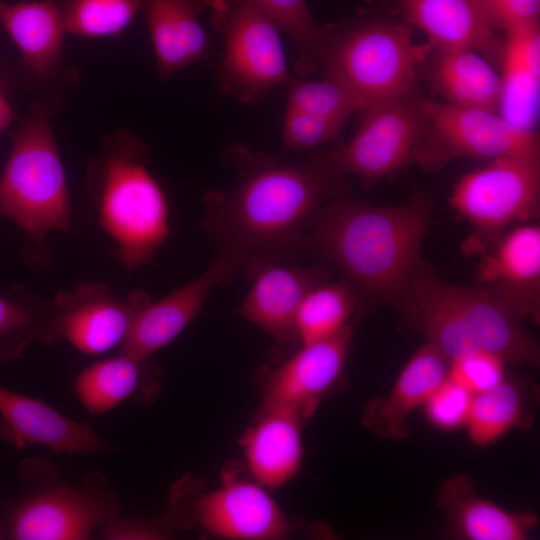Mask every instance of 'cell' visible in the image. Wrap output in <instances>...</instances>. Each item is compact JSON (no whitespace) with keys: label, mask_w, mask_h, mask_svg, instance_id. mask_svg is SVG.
I'll return each instance as SVG.
<instances>
[{"label":"cell","mask_w":540,"mask_h":540,"mask_svg":"<svg viewBox=\"0 0 540 540\" xmlns=\"http://www.w3.org/2000/svg\"><path fill=\"white\" fill-rule=\"evenodd\" d=\"M208 11L223 38L222 90L253 106L292 78L276 24L251 0H209Z\"/></svg>","instance_id":"cell-7"},{"label":"cell","mask_w":540,"mask_h":540,"mask_svg":"<svg viewBox=\"0 0 540 540\" xmlns=\"http://www.w3.org/2000/svg\"><path fill=\"white\" fill-rule=\"evenodd\" d=\"M241 266L240 258L221 250L200 275L157 301L151 299L136 315L119 352L152 357L195 320L212 289L226 283Z\"/></svg>","instance_id":"cell-14"},{"label":"cell","mask_w":540,"mask_h":540,"mask_svg":"<svg viewBox=\"0 0 540 540\" xmlns=\"http://www.w3.org/2000/svg\"><path fill=\"white\" fill-rule=\"evenodd\" d=\"M420 105L426 125L413 159L426 170L460 157L539 156L538 133L517 128L496 112L423 97Z\"/></svg>","instance_id":"cell-10"},{"label":"cell","mask_w":540,"mask_h":540,"mask_svg":"<svg viewBox=\"0 0 540 540\" xmlns=\"http://www.w3.org/2000/svg\"><path fill=\"white\" fill-rule=\"evenodd\" d=\"M270 492L231 469L212 490L202 492L191 477L171 490L184 529L198 526L210 536L228 540L286 539L294 525Z\"/></svg>","instance_id":"cell-8"},{"label":"cell","mask_w":540,"mask_h":540,"mask_svg":"<svg viewBox=\"0 0 540 540\" xmlns=\"http://www.w3.org/2000/svg\"><path fill=\"white\" fill-rule=\"evenodd\" d=\"M89 177L98 223L117 244L115 257L128 271L152 262L170 236V207L144 143L126 131L109 135Z\"/></svg>","instance_id":"cell-3"},{"label":"cell","mask_w":540,"mask_h":540,"mask_svg":"<svg viewBox=\"0 0 540 540\" xmlns=\"http://www.w3.org/2000/svg\"><path fill=\"white\" fill-rule=\"evenodd\" d=\"M451 290L481 350L504 362L539 364L536 341L520 326L521 319L506 303L479 286L451 284Z\"/></svg>","instance_id":"cell-23"},{"label":"cell","mask_w":540,"mask_h":540,"mask_svg":"<svg viewBox=\"0 0 540 540\" xmlns=\"http://www.w3.org/2000/svg\"><path fill=\"white\" fill-rule=\"evenodd\" d=\"M209 0H144L143 10L161 80L207 58L210 45L200 18Z\"/></svg>","instance_id":"cell-22"},{"label":"cell","mask_w":540,"mask_h":540,"mask_svg":"<svg viewBox=\"0 0 540 540\" xmlns=\"http://www.w3.org/2000/svg\"><path fill=\"white\" fill-rule=\"evenodd\" d=\"M476 280L520 319L535 317L539 311V226L523 223L502 234L482 259Z\"/></svg>","instance_id":"cell-17"},{"label":"cell","mask_w":540,"mask_h":540,"mask_svg":"<svg viewBox=\"0 0 540 540\" xmlns=\"http://www.w3.org/2000/svg\"><path fill=\"white\" fill-rule=\"evenodd\" d=\"M430 48L414 43L405 25L361 23L335 33L324 29L320 62L326 76L347 87L367 108L412 93L417 68Z\"/></svg>","instance_id":"cell-6"},{"label":"cell","mask_w":540,"mask_h":540,"mask_svg":"<svg viewBox=\"0 0 540 540\" xmlns=\"http://www.w3.org/2000/svg\"><path fill=\"white\" fill-rule=\"evenodd\" d=\"M539 200V156H510L465 174L449 202L470 224L475 249L494 244L512 223L535 218Z\"/></svg>","instance_id":"cell-9"},{"label":"cell","mask_w":540,"mask_h":540,"mask_svg":"<svg viewBox=\"0 0 540 540\" xmlns=\"http://www.w3.org/2000/svg\"><path fill=\"white\" fill-rule=\"evenodd\" d=\"M150 300V295L141 290L121 299L108 284L83 281L55 296L54 317L42 342L67 340L87 355L120 349L136 315Z\"/></svg>","instance_id":"cell-12"},{"label":"cell","mask_w":540,"mask_h":540,"mask_svg":"<svg viewBox=\"0 0 540 540\" xmlns=\"http://www.w3.org/2000/svg\"><path fill=\"white\" fill-rule=\"evenodd\" d=\"M500 79V116L517 128L535 131L540 86L539 26L507 33Z\"/></svg>","instance_id":"cell-26"},{"label":"cell","mask_w":540,"mask_h":540,"mask_svg":"<svg viewBox=\"0 0 540 540\" xmlns=\"http://www.w3.org/2000/svg\"><path fill=\"white\" fill-rule=\"evenodd\" d=\"M3 539V534H2V531H1V527H0V540Z\"/></svg>","instance_id":"cell-41"},{"label":"cell","mask_w":540,"mask_h":540,"mask_svg":"<svg viewBox=\"0 0 540 540\" xmlns=\"http://www.w3.org/2000/svg\"><path fill=\"white\" fill-rule=\"evenodd\" d=\"M0 438L16 448L43 446L55 454L112 451L88 423L76 421L40 399L0 385Z\"/></svg>","instance_id":"cell-16"},{"label":"cell","mask_w":540,"mask_h":540,"mask_svg":"<svg viewBox=\"0 0 540 540\" xmlns=\"http://www.w3.org/2000/svg\"><path fill=\"white\" fill-rule=\"evenodd\" d=\"M504 363L497 355L479 350L451 360L447 377L476 395L506 379Z\"/></svg>","instance_id":"cell-37"},{"label":"cell","mask_w":540,"mask_h":540,"mask_svg":"<svg viewBox=\"0 0 540 540\" xmlns=\"http://www.w3.org/2000/svg\"><path fill=\"white\" fill-rule=\"evenodd\" d=\"M0 26L18 48L25 68L44 89L66 78L62 50L67 31L55 0H0Z\"/></svg>","instance_id":"cell-18"},{"label":"cell","mask_w":540,"mask_h":540,"mask_svg":"<svg viewBox=\"0 0 540 540\" xmlns=\"http://www.w3.org/2000/svg\"><path fill=\"white\" fill-rule=\"evenodd\" d=\"M230 155L236 183L207 193L201 227L243 265L294 259L304 250V228L343 190L340 174L321 151L303 162H282L237 144Z\"/></svg>","instance_id":"cell-1"},{"label":"cell","mask_w":540,"mask_h":540,"mask_svg":"<svg viewBox=\"0 0 540 540\" xmlns=\"http://www.w3.org/2000/svg\"><path fill=\"white\" fill-rule=\"evenodd\" d=\"M66 31L82 38L119 36L143 8L144 0H55Z\"/></svg>","instance_id":"cell-33"},{"label":"cell","mask_w":540,"mask_h":540,"mask_svg":"<svg viewBox=\"0 0 540 540\" xmlns=\"http://www.w3.org/2000/svg\"><path fill=\"white\" fill-rule=\"evenodd\" d=\"M410 312L428 337L450 361L481 350L452 293L451 284L421 267L410 294Z\"/></svg>","instance_id":"cell-27"},{"label":"cell","mask_w":540,"mask_h":540,"mask_svg":"<svg viewBox=\"0 0 540 540\" xmlns=\"http://www.w3.org/2000/svg\"><path fill=\"white\" fill-rule=\"evenodd\" d=\"M363 111L351 140L321 154L336 173L353 174L366 188L413 159L426 117L420 97L412 93L373 103Z\"/></svg>","instance_id":"cell-11"},{"label":"cell","mask_w":540,"mask_h":540,"mask_svg":"<svg viewBox=\"0 0 540 540\" xmlns=\"http://www.w3.org/2000/svg\"><path fill=\"white\" fill-rule=\"evenodd\" d=\"M177 528L166 511L155 519L120 518L99 528L95 535L104 540H166Z\"/></svg>","instance_id":"cell-38"},{"label":"cell","mask_w":540,"mask_h":540,"mask_svg":"<svg viewBox=\"0 0 540 540\" xmlns=\"http://www.w3.org/2000/svg\"><path fill=\"white\" fill-rule=\"evenodd\" d=\"M15 119L13 107L0 81V131L6 129Z\"/></svg>","instance_id":"cell-40"},{"label":"cell","mask_w":540,"mask_h":540,"mask_svg":"<svg viewBox=\"0 0 540 540\" xmlns=\"http://www.w3.org/2000/svg\"><path fill=\"white\" fill-rule=\"evenodd\" d=\"M428 76L434 90L447 103L496 112L501 96V79L474 50L437 49Z\"/></svg>","instance_id":"cell-28"},{"label":"cell","mask_w":540,"mask_h":540,"mask_svg":"<svg viewBox=\"0 0 540 540\" xmlns=\"http://www.w3.org/2000/svg\"><path fill=\"white\" fill-rule=\"evenodd\" d=\"M299 415L278 408H259L240 439L247 471L270 491L290 482L304 458L303 422Z\"/></svg>","instance_id":"cell-19"},{"label":"cell","mask_w":540,"mask_h":540,"mask_svg":"<svg viewBox=\"0 0 540 540\" xmlns=\"http://www.w3.org/2000/svg\"><path fill=\"white\" fill-rule=\"evenodd\" d=\"M450 360L432 343L421 346L408 360L390 391L370 401L362 417L364 426L384 438L408 436V418L447 378Z\"/></svg>","instance_id":"cell-21"},{"label":"cell","mask_w":540,"mask_h":540,"mask_svg":"<svg viewBox=\"0 0 540 540\" xmlns=\"http://www.w3.org/2000/svg\"><path fill=\"white\" fill-rule=\"evenodd\" d=\"M286 109L346 121L366 107L347 87L334 78L305 81L291 78Z\"/></svg>","instance_id":"cell-34"},{"label":"cell","mask_w":540,"mask_h":540,"mask_svg":"<svg viewBox=\"0 0 540 540\" xmlns=\"http://www.w3.org/2000/svg\"><path fill=\"white\" fill-rule=\"evenodd\" d=\"M438 505L446 516L444 535L462 540H524L536 527L533 512H510L480 496L464 474L443 480Z\"/></svg>","instance_id":"cell-20"},{"label":"cell","mask_w":540,"mask_h":540,"mask_svg":"<svg viewBox=\"0 0 540 540\" xmlns=\"http://www.w3.org/2000/svg\"><path fill=\"white\" fill-rule=\"evenodd\" d=\"M524 415V398L519 387L504 379L500 384L473 396L465 424L470 441L479 447L490 445Z\"/></svg>","instance_id":"cell-31"},{"label":"cell","mask_w":540,"mask_h":540,"mask_svg":"<svg viewBox=\"0 0 540 540\" xmlns=\"http://www.w3.org/2000/svg\"><path fill=\"white\" fill-rule=\"evenodd\" d=\"M492 26L506 33L539 26L540 0H478Z\"/></svg>","instance_id":"cell-39"},{"label":"cell","mask_w":540,"mask_h":540,"mask_svg":"<svg viewBox=\"0 0 540 540\" xmlns=\"http://www.w3.org/2000/svg\"><path fill=\"white\" fill-rule=\"evenodd\" d=\"M352 336V324H349L330 338L302 344L265 374L260 408H278L304 420L310 418L339 379Z\"/></svg>","instance_id":"cell-13"},{"label":"cell","mask_w":540,"mask_h":540,"mask_svg":"<svg viewBox=\"0 0 540 540\" xmlns=\"http://www.w3.org/2000/svg\"><path fill=\"white\" fill-rule=\"evenodd\" d=\"M473 396L447 377L422 408L433 427L443 432H451L465 427Z\"/></svg>","instance_id":"cell-36"},{"label":"cell","mask_w":540,"mask_h":540,"mask_svg":"<svg viewBox=\"0 0 540 540\" xmlns=\"http://www.w3.org/2000/svg\"><path fill=\"white\" fill-rule=\"evenodd\" d=\"M19 474L29 489L20 498L0 502L3 539L87 540L120 515L115 492L99 472L71 486L57 481L50 463L30 458Z\"/></svg>","instance_id":"cell-5"},{"label":"cell","mask_w":540,"mask_h":540,"mask_svg":"<svg viewBox=\"0 0 540 540\" xmlns=\"http://www.w3.org/2000/svg\"><path fill=\"white\" fill-rule=\"evenodd\" d=\"M293 41L294 70L307 75L320 63L324 28L313 18L306 0H251Z\"/></svg>","instance_id":"cell-32"},{"label":"cell","mask_w":540,"mask_h":540,"mask_svg":"<svg viewBox=\"0 0 540 540\" xmlns=\"http://www.w3.org/2000/svg\"><path fill=\"white\" fill-rule=\"evenodd\" d=\"M426 198L398 206L336 199L308 223L304 249L333 263L358 300L408 306L429 223Z\"/></svg>","instance_id":"cell-2"},{"label":"cell","mask_w":540,"mask_h":540,"mask_svg":"<svg viewBox=\"0 0 540 540\" xmlns=\"http://www.w3.org/2000/svg\"><path fill=\"white\" fill-rule=\"evenodd\" d=\"M359 305L355 291L345 282L320 283L304 296L295 319L299 343L330 338L346 326Z\"/></svg>","instance_id":"cell-30"},{"label":"cell","mask_w":540,"mask_h":540,"mask_svg":"<svg viewBox=\"0 0 540 540\" xmlns=\"http://www.w3.org/2000/svg\"><path fill=\"white\" fill-rule=\"evenodd\" d=\"M405 19L437 49L487 51L493 26L478 0H397Z\"/></svg>","instance_id":"cell-25"},{"label":"cell","mask_w":540,"mask_h":540,"mask_svg":"<svg viewBox=\"0 0 540 540\" xmlns=\"http://www.w3.org/2000/svg\"><path fill=\"white\" fill-rule=\"evenodd\" d=\"M251 287L239 307V315L288 349L298 341L295 319L304 298L316 285L326 282L319 267L283 261H253L246 265Z\"/></svg>","instance_id":"cell-15"},{"label":"cell","mask_w":540,"mask_h":540,"mask_svg":"<svg viewBox=\"0 0 540 540\" xmlns=\"http://www.w3.org/2000/svg\"><path fill=\"white\" fill-rule=\"evenodd\" d=\"M54 313L53 300L21 285L0 293V363L21 359L35 340L42 342Z\"/></svg>","instance_id":"cell-29"},{"label":"cell","mask_w":540,"mask_h":540,"mask_svg":"<svg viewBox=\"0 0 540 540\" xmlns=\"http://www.w3.org/2000/svg\"><path fill=\"white\" fill-rule=\"evenodd\" d=\"M344 120L286 109L283 123V151L300 152L336 139Z\"/></svg>","instance_id":"cell-35"},{"label":"cell","mask_w":540,"mask_h":540,"mask_svg":"<svg viewBox=\"0 0 540 540\" xmlns=\"http://www.w3.org/2000/svg\"><path fill=\"white\" fill-rule=\"evenodd\" d=\"M160 378L152 357L119 352L83 369L74 382V393L90 415L98 416L130 400H154Z\"/></svg>","instance_id":"cell-24"},{"label":"cell","mask_w":540,"mask_h":540,"mask_svg":"<svg viewBox=\"0 0 540 540\" xmlns=\"http://www.w3.org/2000/svg\"><path fill=\"white\" fill-rule=\"evenodd\" d=\"M53 103L37 102L14 136L0 180V213L37 247L47 234L67 230L73 209L62 158L51 124Z\"/></svg>","instance_id":"cell-4"}]
</instances>
